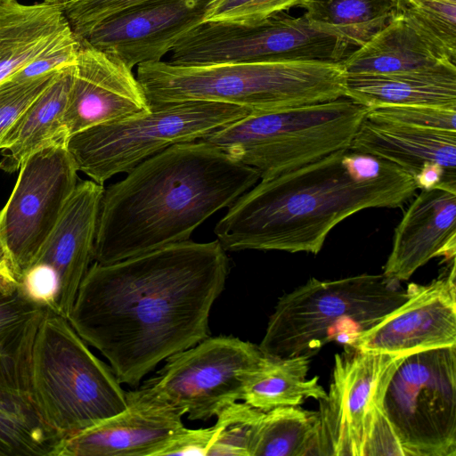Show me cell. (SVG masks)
Masks as SVG:
<instances>
[{"mask_svg": "<svg viewBox=\"0 0 456 456\" xmlns=\"http://www.w3.org/2000/svg\"><path fill=\"white\" fill-rule=\"evenodd\" d=\"M228 273L217 239L94 262L68 320L108 360L120 384L136 386L161 361L208 337L210 311Z\"/></svg>", "mask_w": 456, "mask_h": 456, "instance_id": "6da1fadb", "label": "cell"}, {"mask_svg": "<svg viewBox=\"0 0 456 456\" xmlns=\"http://www.w3.org/2000/svg\"><path fill=\"white\" fill-rule=\"evenodd\" d=\"M417 189L412 176L395 165L339 150L260 179L228 207L214 232L225 251L317 254L346 218L366 208H400Z\"/></svg>", "mask_w": 456, "mask_h": 456, "instance_id": "7a4b0ae2", "label": "cell"}, {"mask_svg": "<svg viewBox=\"0 0 456 456\" xmlns=\"http://www.w3.org/2000/svg\"><path fill=\"white\" fill-rule=\"evenodd\" d=\"M259 172L203 139L172 145L104 189L93 260L111 264L190 240Z\"/></svg>", "mask_w": 456, "mask_h": 456, "instance_id": "3957f363", "label": "cell"}, {"mask_svg": "<svg viewBox=\"0 0 456 456\" xmlns=\"http://www.w3.org/2000/svg\"><path fill=\"white\" fill-rule=\"evenodd\" d=\"M342 62L285 61L182 66L162 61L137 66L150 109L185 102L240 106L250 114L345 96Z\"/></svg>", "mask_w": 456, "mask_h": 456, "instance_id": "277c9868", "label": "cell"}, {"mask_svg": "<svg viewBox=\"0 0 456 456\" xmlns=\"http://www.w3.org/2000/svg\"><path fill=\"white\" fill-rule=\"evenodd\" d=\"M22 381L43 420L64 437L119 413L126 392L69 320L44 308L18 353Z\"/></svg>", "mask_w": 456, "mask_h": 456, "instance_id": "5b68a950", "label": "cell"}, {"mask_svg": "<svg viewBox=\"0 0 456 456\" xmlns=\"http://www.w3.org/2000/svg\"><path fill=\"white\" fill-rule=\"evenodd\" d=\"M407 297L400 281L383 273L328 281L311 278L279 298L258 347L266 356L311 358L335 339L338 327H348L352 339L390 314Z\"/></svg>", "mask_w": 456, "mask_h": 456, "instance_id": "8992f818", "label": "cell"}, {"mask_svg": "<svg viewBox=\"0 0 456 456\" xmlns=\"http://www.w3.org/2000/svg\"><path fill=\"white\" fill-rule=\"evenodd\" d=\"M367 109L350 99L248 114L203 140L268 179L349 149Z\"/></svg>", "mask_w": 456, "mask_h": 456, "instance_id": "52a82bcc", "label": "cell"}, {"mask_svg": "<svg viewBox=\"0 0 456 456\" xmlns=\"http://www.w3.org/2000/svg\"><path fill=\"white\" fill-rule=\"evenodd\" d=\"M251 112L215 102H185L101 124L68 137L77 171L102 184L178 143L205 138Z\"/></svg>", "mask_w": 456, "mask_h": 456, "instance_id": "ba28073f", "label": "cell"}, {"mask_svg": "<svg viewBox=\"0 0 456 456\" xmlns=\"http://www.w3.org/2000/svg\"><path fill=\"white\" fill-rule=\"evenodd\" d=\"M382 407L403 456H456V346L406 354Z\"/></svg>", "mask_w": 456, "mask_h": 456, "instance_id": "9c48e42d", "label": "cell"}, {"mask_svg": "<svg viewBox=\"0 0 456 456\" xmlns=\"http://www.w3.org/2000/svg\"><path fill=\"white\" fill-rule=\"evenodd\" d=\"M404 356L349 345L335 354L330 388L317 411L318 456H365L370 444L392 434L382 400Z\"/></svg>", "mask_w": 456, "mask_h": 456, "instance_id": "30bf717a", "label": "cell"}, {"mask_svg": "<svg viewBox=\"0 0 456 456\" xmlns=\"http://www.w3.org/2000/svg\"><path fill=\"white\" fill-rule=\"evenodd\" d=\"M338 37L314 28L303 15L285 12L255 23L202 22L171 50L182 66L234 62L315 61L342 62L352 52Z\"/></svg>", "mask_w": 456, "mask_h": 456, "instance_id": "8fae6325", "label": "cell"}, {"mask_svg": "<svg viewBox=\"0 0 456 456\" xmlns=\"http://www.w3.org/2000/svg\"><path fill=\"white\" fill-rule=\"evenodd\" d=\"M263 357L251 342L232 336L208 337L167 357L140 389L191 420L206 421L241 400L245 379Z\"/></svg>", "mask_w": 456, "mask_h": 456, "instance_id": "7c38bea8", "label": "cell"}, {"mask_svg": "<svg viewBox=\"0 0 456 456\" xmlns=\"http://www.w3.org/2000/svg\"><path fill=\"white\" fill-rule=\"evenodd\" d=\"M77 172L66 142L34 153L19 169L0 210V247L19 281L54 228L77 184Z\"/></svg>", "mask_w": 456, "mask_h": 456, "instance_id": "4fadbf2b", "label": "cell"}, {"mask_svg": "<svg viewBox=\"0 0 456 456\" xmlns=\"http://www.w3.org/2000/svg\"><path fill=\"white\" fill-rule=\"evenodd\" d=\"M209 0H151L94 25L80 43L133 69L161 61L190 30L203 22Z\"/></svg>", "mask_w": 456, "mask_h": 456, "instance_id": "5bb4252c", "label": "cell"}, {"mask_svg": "<svg viewBox=\"0 0 456 456\" xmlns=\"http://www.w3.org/2000/svg\"><path fill=\"white\" fill-rule=\"evenodd\" d=\"M406 289L407 299L400 306L346 345L403 355L456 346L455 261L431 282Z\"/></svg>", "mask_w": 456, "mask_h": 456, "instance_id": "9a60e30c", "label": "cell"}, {"mask_svg": "<svg viewBox=\"0 0 456 456\" xmlns=\"http://www.w3.org/2000/svg\"><path fill=\"white\" fill-rule=\"evenodd\" d=\"M148 110L146 95L132 69L81 43L64 116L68 137Z\"/></svg>", "mask_w": 456, "mask_h": 456, "instance_id": "2e32d148", "label": "cell"}, {"mask_svg": "<svg viewBox=\"0 0 456 456\" xmlns=\"http://www.w3.org/2000/svg\"><path fill=\"white\" fill-rule=\"evenodd\" d=\"M125 410L63 437L54 456H156L183 427V414L140 388L126 393Z\"/></svg>", "mask_w": 456, "mask_h": 456, "instance_id": "e0dca14e", "label": "cell"}, {"mask_svg": "<svg viewBox=\"0 0 456 456\" xmlns=\"http://www.w3.org/2000/svg\"><path fill=\"white\" fill-rule=\"evenodd\" d=\"M456 185L421 190L395 230L383 274L407 281L434 257L455 259Z\"/></svg>", "mask_w": 456, "mask_h": 456, "instance_id": "ac0fdd59", "label": "cell"}, {"mask_svg": "<svg viewBox=\"0 0 456 456\" xmlns=\"http://www.w3.org/2000/svg\"><path fill=\"white\" fill-rule=\"evenodd\" d=\"M102 184L77 183L32 265H45L59 281L56 312L69 318L77 290L93 260Z\"/></svg>", "mask_w": 456, "mask_h": 456, "instance_id": "d6986e66", "label": "cell"}, {"mask_svg": "<svg viewBox=\"0 0 456 456\" xmlns=\"http://www.w3.org/2000/svg\"><path fill=\"white\" fill-rule=\"evenodd\" d=\"M350 150L390 162L414 178L430 162L456 176V131L377 123L364 118Z\"/></svg>", "mask_w": 456, "mask_h": 456, "instance_id": "ffe728a7", "label": "cell"}, {"mask_svg": "<svg viewBox=\"0 0 456 456\" xmlns=\"http://www.w3.org/2000/svg\"><path fill=\"white\" fill-rule=\"evenodd\" d=\"M456 63L388 75H347L345 96L366 109L422 105L456 110Z\"/></svg>", "mask_w": 456, "mask_h": 456, "instance_id": "44dd1931", "label": "cell"}, {"mask_svg": "<svg viewBox=\"0 0 456 456\" xmlns=\"http://www.w3.org/2000/svg\"><path fill=\"white\" fill-rule=\"evenodd\" d=\"M19 349L0 353V456H54L64 436L37 411L21 379Z\"/></svg>", "mask_w": 456, "mask_h": 456, "instance_id": "7402d4cb", "label": "cell"}, {"mask_svg": "<svg viewBox=\"0 0 456 456\" xmlns=\"http://www.w3.org/2000/svg\"><path fill=\"white\" fill-rule=\"evenodd\" d=\"M69 28L60 4L0 0V83Z\"/></svg>", "mask_w": 456, "mask_h": 456, "instance_id": "603a6c76", "label": "cell"}, {"mask_svg": "<svg viewBox=\"0 0 456 456\" xmlns=\"http://www.w3.org/2000/svg\"><path fill=\"white\" fill-rule=\"evenodd\" d=\"M74 65L57 74L10 132L1 150L0 170L19 171L34 153L67 141L64 116Z\"/></svg>", "mask_w": 456, "mask_h": 456, "instance_id": "cb8c5ba5", "label": "cell"}, {"mask_svg": "<svg viewBox=\"0 0 456 456\" xmlns=\"http://www.w3.org/2000/svg\"><path fill=\"white\" fill-rule=\"evenodd\" d=\"M452 62L401 16L353 51L342 65L347 75H388Z\"/></svg>", "mask_w": 456, "mask_h": 456, "instance_id": "d4e9b609", "label": "cell"}, {"mask_svg": "<svg viewBox=\"0 0 456 456\" xmlns=\"http://www.w3.org/2000/svg\"><path fill=\"white\" fill-rule=\"evenodd\" d=\"M310 357H272L264 354L245 379L241 400L264 412L282 406H298L305 399L317 401L327 392L317 376L308 378Z\"/></svg>", "mask_w": 456, "mask_h": 456, "instance_id": "484cf974", "label": "cell"}, {"mask_svg": "<svg viewBox=\"0 0 456 456\" xmlns=\"http://www.w3.org/2000/svg\"><path fill=\"white\" fill-rule=\"evenodd\" d=\"M298 6L314 28L357 48L395 16L394 0H303Z\"/></svg>", "mask_w": 456, "mask_h": 456, "instance_id": "4316f807", "label": "cell"}, {"mask_svg": "<svg viewBox=\"0 0 456 456\" xmlns=\"http://www.w3.org/2000/svg\"><path fill=\"white\" fill-rule=\"evenodd\" d=\"M317 411L298 406L277 407L264 412L253 456L317 455Z\"/></svg>", "mask_w": 456, "mask_h": 456, "instance_id": "83f0119b", "label": "cell"}, {"mask_svg": "<svg viewBox=\"0 0 456 456\" xmlns=\"http://www.w3.org/2000/svg\"><path fill=\"white\" fill-rule=\"evenodd\" d=\"M401 16L427 41L456 62V0H394Z\"/></svg>", "mask_w": 456, "mask_h": 456, "instance_id": "f1b7e54d", "label": "cell"}, {"mask_svg": "<svg viewBox=\"0 0 456 456\" xmlns=\"http://www.w3.org/2000/svg\"><path fill=\"white\" fill-rule=\"evenodd\" d=\"M263 414L246 403L235 402L224 408L216 415L208 456H253Z\"/></svg>", "mask_w": 456, "mask_h": 456, "instance_id": "f546056e", "label": "cell"}, {"mask_svg": "<svg viewBox=\"0 0 456 456\" xmlns=\"http://www.w3.org/2000/svg\"><path fill=\"white\" fill-rule=\"evenodd\" d=\"M43 309L27 298L20 287L12 291L0 290L1 354H13L18 351L32 322Z\"/></svg>", "mask_w": 456, "mask_h": 456, "instance_id": "4dcf8cb0", "label": "cell"}, {"mask_svg": "<svg viewBox=\"0 0 456 456\" xmlns=\"http://www.w3.org/2000/svg\"><path fill=\"white\" fill-rule=\"evenodd\" d=\"M365 118L416 128L456 131V110L422 105H384L367 109Z\"/></svg>", "mask_w": 456, "mask_h": 456, "instance_id": "1f68e13d", "label": "cell"}, {"mask_svg": "<svg viewBox=\"0 0 456 456\" xmlns=\"http://www.w3.org/2000/svg\"><path fill=\"white\" fill-rule=\"evenodd\" d=\"M59 72L28 80L6 79L0 83V150L26 110Z\"/></svg>", "mask_w": 456, "mask_h": 456, "instance_id": "d6a6232c", "label": "cell"}, {"mask_svg": "<svg viewBox=\"0 0 456 456\" xmlns=\"http://www.w3.org/2000/svg\"><path fill=\"white\" fill-rule=\"evenodd\" d=\"M303 0H209L203 22L255 23L298 6Z\"/></svg>", "mask_w": 456, "mask_h": 456, "instance_id": "836d02e7", "label": "cell"}, {"mask_svg": "<svg viewBox=\"0 0 456 456\" xmlns=\"http://www.w3.org/2000/svg\"><path fill=\"white\" fill-rule=\"evenodd\" d=\"M80 47V41L69 28L28 65L7 79L28 80L61 71L76 63Z\"/></svg>", "mask_w": 456, "mask_h": 456, "instance_id": "e575fe53", "label": "cell"}, {"mask_svg": "<svg viewBox=\"0 0 456 456\" xmlns=\"http://www.w3.org/2000/svg\"><path fill=\"white\" fill-rule=\"evenodd\" d=\"M151 0H69L60 4L74 35L80 39L105 18Z\"/></svg>", "mask_w": 456, "mask_h": 456, "instance_id": "d590c367", "label": "cell"}, {"mask_svg": "<svg viewBox=\"0 0 456 456\" xmlns=\"http://www.w3.org/2000/svg\"><path fill=\"white\" fill-rule=\"evenodd\" d=\"M22 293L30 301L56 312L59 281L53 270L45 265H34L20 278Z\"/></svg>", "mask_w": 456, "mask_h": 456, "instance_id": "8d00e7d4", "label": "cell"}, {"mask_svg": "<svg viewBox=\"0 0 456 456\" xmlns=\"http://www.w3.org/2000/svg\"><path fill=\"white\" fill-rule=\"evenodd\" d=\"M214 432V426L196 429L183 426L159 449L156 456H208Z\"/></svg>", "mask_w": 456, "mask_h": 456, "instance_id": "74e56055", "label": "cell"}, {"mask_svg": "<svg viewBox=\"0 0 456 456\" xmlns=\"http://www.w3.org/2000/svg\"><path fill=\"white\" fill-rule=\"evenodd\" d=\"M19 278L5 253L0 247V290L12 291L19 287Z\"/></svg>", "mask_w": 456, "mask_h": 456, "instance_id": "f35d334b", "label": "cell"}, {"mask_svg": "<svg viewBox=\"0 0 456 456\" xmlns=\"http://www.w3.org/2000/svg\"><path fill=\"white\" fill-rule=\"evenodd\" d=\"M67 1H69V0H44V2L53 3V4H62Z\"/></svg>", "mask_w": 456, "mask_h": 456, "instance_id": "ab89813d", "label": "cell"}]
</instances>
